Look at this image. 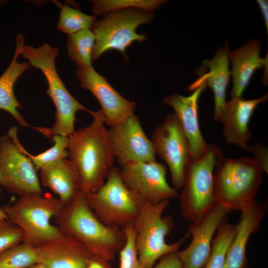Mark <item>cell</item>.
<instances>
[{
  "instance_id": "obj_31",
  "label": "cell",
  "mask_w": 268,
  "mask_h": 268,
  "mask_svg": "<svg viewBox=\"0 0 268 268\" xmlns=\"http://www.w3.org/2000/svg\"><path fill=\"white\" fill-rule=\"evenodd\" d=\"M20 228L7 220H0V253L23 241Z\"/></svg>"
},
{
  "instance_id": "obj_8",
  "label": "cell",
  "mask_w": 268,
  "mask_h": 268,
  "mask_svg": "<svg viewBox=\"0 0 268 268\" xmlns=\"http://www.w3.org/2000/svg\"><path fill=\"white\" fill-rule=\"evenodd\" d=\"M85 195L89 206L101 222L121 228L133 223L142 200L126 186L120 169L114 166L99 189Z\"/></svg>"
},
{
  "instance_id": "obj_11",
  "label": "cell",
  "mask_w": 268,
  "mask_h": 268,
  "mask_svg": "<svg viewBox=\"0 0 268 268\" xmlns=\"http://www.w3.org/2000/svg\"><path fill=\"white\" fill-rule=\"evenodd\" d=\"M0 184L19 197L43 194L34 165L8 135L0 138Z\"/></svg>"
},
{
  "instance_id": "obj_26",
  "label": "cell",
  "mask_w": 268,
  "mask_h": 268,
  "mask_svg": "<svg viewBox=\"0 0 268 268\" xmlns=\"http://www.w3.org/2000/svg\"><path fill=\"white\" fill-rule=\"evenodd\" d=\"M165 1L162 0H96L91 2L95 16L105 15L113 11L126 9H138L152 13Z\"/></svg>"
},
{
  "instance_id": "obj_10",
  "label": "cell",
  "mask_w": 268,
  "mask_h": 268,
  "mask_svg": "<svg viewBox=\"0 0 268 268\" xmlns=\"http://www.w3.org/2000/svg\"><path fill=\"white\" fill-rule=\"evenodd\" d=\"M150 140L155 154L168 167L173 187L182 188L191 158L188 141L175 113L167 116L154 129Z\"/></svg>"
},
{
  "instance_id": "obj_20",
  "label": "cell",
  "mask_w": 268,
  "mask_h": 268,
  "mask_svg": "<svg viewBox=\"0 0 268 268\" xmlns=\"http://www.w3.org/2000/svg\"><path fill=\"white\" fill-rule=\"evenodd\" d=\"M260 50V42L254 40L237 50L229 51L228 59L232 66L231 97L241 96L255 71L266 66L268 58H261Z\"/></svg>"
},
{
  "instance_id": "obj_24",
  "label": "cell",
  "mask_w": 268,
  "mask_h": 268,
  "mask_svg": "<svg viewBox=\"0 0 268 268\" xmlns=\"http://www.w3.org/2000/svg\"><path fill=\"white\" fill-rule=\"evenodd\" d=\"M7 135L17 149L31 160L37 171L58 159L67 157V136L58 134L53 135L51 138L54 142L53 146L42 153L34 155L29 153L19 142L16 127L12 126Z\"/></svg>"
},
{
  "instance_id": "obj_28",
  "label": "cell",
  "mask_w": 268,
  "mask_h": 268,
  "mask_svg": "<svg viewBox=\"0 0 268 268\" xmlns=\"http://www.w3.org/2000/svg\"><path fill=\"white\" fill-rule=\"evenodd\" d=\"M95 21V15L85 14L78 9L65 4L61 6L57 27L61 31L69 35L82 30L92 29Z\"/></svg>"
},
{
  "instance_id": "obj_16",
  "label": "cell",
  "mask_w": 268,
  "mask_h": 268,
  "mask_svg": "<svg viewBox=\"0 0 268 268\" xmlns=\"http://www.w3.org/2000/svg\"><path fill=\"white\" fill-rule=\"evenodd\" d=\"M268 98V94L254 99L231 97L226 102L216 122L223 125V133L227 142L247 150L251 138L248 126L256 108Z\"/></svg>"
},
{
  "instance_id": "obj_32",
  "label": "cell",
  "mask_w": 268,
  "mask_h": 268,
  "mask_svg": "<svg viewBox=\"0 0 268 268\" xmlns=\"http://www.w3.org/2000/svg\"><path fill=\"white\" fill-rule=\"evenodd\" d=\"M253 154V159L259 165L263 172L268 173V148L260 144L248 145L246 150Z\"/></svg>"
},
{
  "instance_id": "obj_36",
  "label": "cell",
  "mask_w": 268,
  "mask_h": 268,
  "mask_svg": "<svg viewBox=\"0 0 268 268\" xmlns=\"http://www.w3.org/2000/svg\"><path fill=\"white\" fill-rule=\"evenodd\" d=\"M27 268H49L48 267L45 266L43 264L36 263L31 266L28 267Z\"/></svg>"
},
{
  "instance_id": "obj_33",
  "label": "cell",
  "mask_w": 268,
  "mask_h": 268,
  "mask_svg": "<svg viewBox=\"0 0 268 268\" xmlns=\"http://www.w3.org/2000/svg\"><path fill=\"white\" fill-rule=\"evenodd\" d=\"M151 268H183L178 252L167 254L159 260Z\"/></svg>"
},
{
  "instance_id": "obj_21",
  "label": "cell",
  "mask_w": 268,
  "mask_h": 268,
  "mask_svg": "<svg viewBox=\"0 0 268 268\" xmlns=\"http://www.w3.org/2000/svg\"><path fill=\"white\" fill-rule=\"evenodd\" d=\"M228 47H220L213 58L205 60L202 64L209 71L191 85L189 90L196 89L205 83L212 89L214 101V120L216 122L225 101L227 88L231 72L229 69Z\"/></svg>"
},
{
  "instance_id": "obj_35",
  "label": "cell",
  "mask_w": 268,
  "mask_h": 268,
  "mask_svg": "<svg viewBox=\"0 0 268 268\" xmlns=\"http://www.w3.org/2000/svg\"><path fill=\"white\" fill-rule=\"evenodd\" d=\"M265 21L267 30L268 29V0H257Z\"/></svg>"
},
{
  "instance_id": "obj_13",
  "label": "cell",
  "mask_w": 268,
  "mask_h": 268,
  "mask_svg": "<svg viewBox=\"0 0 268 268\" xmlns=\"http://www.w3.org/2000/svg\"><path fill=\"white\" fill-rule=\"evenodd\" d=\"M114 158L121 167L133 162L156 161L151 141L134 113L107 129Z\"/></svg>"
},
{
  "instance_id": "obj_19",
  "label": "cell",
  "mask_w": 268,
  "mask_h": 268,
  "mask_svg": "<svg viewBox=\"0 0 268 268\" xmlns=\"http://www.w3.org/2000/svg\"><path fill=\"white\" fill-rule=\"evenodd\" d=\"M266 212V206L255 200L241 210L239 221L226 254L223 268H247L246 249L251 235L259 228Z\"/></svg>"
},
{
  "instance_id": "obj_3",
  "label": "cell",
  "mask_w": 268,
  "mask_h": 268,
  "mask_svg": "<svg viewBox=\"0 0 268 268\" xmlns=\"http://www.w3.org/2000/svg\"><path fill=\"white\" fill-rule=\"evenodd\" d=\"M59 53L58 48L46 43L38 48L23 45L20 52L30 65L40 69L44 74L48 85L46 93L56 107L55 122L52 127H33L48 138L57 134L69 136L75 131L76 112L79 110L92 112L71 95L59 76L55 65Z\"/></svg>"
},
{
  "instance_id": "obj_29",
  "label": "cell",
  "mask_w": 268,
  "mask_h": 268,
  "mask_svg": "<svg viewBox=\"0 0 268 268\" xmlns=\"http://www.w3.org/2000/svg\"><path fill=\"white\" fill-rule=\"evenodd\" d=\"M36 263V247L23 243L0 253V268H27Z\"/></svg>"
},
{
  "instance_id": "obj_22",
  "label": "cell",
  "mask_w": 268,
  "mask_h": 268,
  "mask_svg": "<svg viewBox=\"0 0 268 268\" xmlns=\"http://www.w3.org/2000/svg\"><path fill=\"white\" fill-rule=\"evenodd\" d=\"M39 171L43 185L57 195L64 205L72 201L81 191L77 172L67 158L58 159Z\"/></svg>"
},
{
  "instance_id": "obj_27",
  "label": "cell",
  "mask_w": 268,
  "mask_h": 268,
  "mask_svg": "<svg viewBox=\"0 0 268 268\" xmlns=\"http://www.w3.org/2000/svg\"><path fill=\"white\" fill-rule=\"evenodd\" d=\"M235 234V226L223 223L213 239L212 250L205 268H223L226 254Z\"/></svg>"
},
{
  "instance_id": "obj_25",
  "label": "cell",
  "mask_w": 268,
  "mask_h": 268,
  "mask_svg": "<svg viewBox=\"0 0 268 268\" xmlns=\"http://www.w3.org/2000/svg\"><path fill=\"white\" fill-rule=\"evenodd\" d=\"M94 44V35L90 29L67 35V48L69 58L78 67L91 66Z\"/></svg>"
},
{
  "instance_id": "obj_14",
  "label": "cell",
  "mask_w": 268,
  "mask_h": 268,
  "mask_svg": "<svg viewBox=\"0 0 268 268\" xmlns=\"http://www.w3.org/2000/svg\"><path fill=\"white\" fill-rule=\"evenodd\" d=\"M231 210L215 203L200 219L189 226L190 244L178 251L183 268H203L211 254L213 237Z\"/></svg>"
},
{
  "instance_id": "obj_6",
  "label": "cell",
  "mask_w": 268,
  "mask_h": 268,
  "mask_svg": "<svg viewBox=\"0 0 268 268\" xmlns=\"http://www.w3.org/2000/svg\"><path fill=\"white\" fill-rule=\"evenodd\" d=\"M63 205L58 198L48 194L20 197L13 204L2 209L8 220L21 230L22 243L36 247L63 235L51 223Z\"/></svg>"
},
{
  "instance_id": "obj_4",
  "label": "cell",
  "mask_w": 268,
  "mask_h": 268,
  "mask_svg": "<svg viewBox=\"0 0 268 268\" xmlns=\"http://www.w3.org/2000/svg\"><path fill=\"white\" fill-rule=\"evenodd\" d=\"M214 173L216 203L241 211L254 201L262 181L263 170L251 157H217Z\"/></svg>"
},
{
  "instance_id": "obj_5",
  "label": "cell",
  "mask_w": 268,
  "mask_h": 268,
  "mask_svg": "<svg viewBox=\"0 0 268 268\" xmlns=\"http://www.w3.org/2000/svg\"><path fill=\"white\" fill-rule=\"evenodd\" d=\"M169 202L165 200L151 203L142 200L139 211L132 224L135 248L145 268H151L163 256L178 252L185 241V237L171 244L166 240L174 226L171 216H163Z\"/></svg>"
},
{
  "instance_id": "obj_1",
  "label": "cell",
  "mask_w": 268,
  "mask_h": 268,
  "mask_svg": "<svg viewBox=\"0 0 268 268\" xmlns=\"http://www.w3.org/2000/svg\"><path fill=\"white\" fill-rule=\"evenodd\" d=\"M93 121L68 136L67 157L78 175L80 191L93 193L105 182L114 167V157L101 110L93 112Z\"/></svg>"
},
{
  "instance_id": "obj_15",
  "label": "cell",
  "mask_w": 268,
  "mask_h": 268,
  "mask_svg": "<svg viewBox=\"0 0 268 268\" xmlns=\"http://www.w3.org/2000/svg\"><path fill=\"white\" fill-rule=\"evenodd\" d=\"M75 75L80 86L99 103L105 124L110 127L134 113L135 103L122 96L92 66L78 67Z\"/></svg>"
},
{
  "instance_id": "obj_34",
  "label": "cell",
  "mask_w": 268,
  "mask_h": 268,
  "mask_svg": "<svg viewBox=\"0 0 268 268\" xmlns=\"http://www.w3.org/2000/svg\"><path fill=\"white\" fill-rule=\"evenodd\" d=\"M86 268H111V267L109 262L99 258H95L89 262Z\"/></svg>"
},
{
  "instance_id": "obj_17",
  "label": "cell",
  "mask_w": 268,
  "mask_h": 268,
  "mask_svg": "<svg viewBox=\"0 0 268 268\" xmlns=\"http://www.w3.org/2000/svg\"><path fill=\"white\" fill-rule=\"evenodd\" d=\"M206 86L205 83L201 84L188 96L173 94L163 101L175 111L188 141L191 160L201 157L208 145L201 132L198 111L199 99Z\"/></svg>"
},
{
  "instance_id": "obj_2",
  "label": "cell",
  "mask_w": 268,
  "mask_h": 268,
  "mask_svg": "<svg viewBox=\"0 0 268 268\" xmlns=\"http://www.w3.org/2000/svg\"><path fill=\"white\" fill-rule=\"evenodd\" d=\"M55 219L63 234L76 240L93 255L108 262L115 258L125 244L123 229L101 222L81 191L72 201L63 205Z\"/></svg>"
},
{
  "instance_id": "obj_23",
  "label": "cell",
  "mask_w": 268,
  "mask_h": 268,
  "mask_svg": "<svg viewBox=\"0 0 268 268\" xmlns=\"http://www.w3.org/2000/svg\"><path fill=\"white\" fill-rule=\"evenodd\" d=\"M24 43V37L22 34H18L16 37L14 55L8 67L0 76V109L7 111L20 125L27 127L30 126L17 109L21 106L14 93V85L16 81L30 66L28 62L19 63L17 61Z\"/></svg>"
},
{
  "instance_id": "obj_37",
  "label": "cell",
  "mask_w": 268,
  "mask_h": 268,
  "mask_svg": "<svg viewBox=\"0 0 268 268\" xmlns=\"http://www.w3.org/2000/svg\"><path fill=\"white\" fill-rule=\"evenodd\" d=\"M7 220L8 218L5 214V212L3 211V210L2 209V207H0V220Z\"/></svg>"
},
{
  "instance_id": "obj_18",
  "label": "cell",
  "mask_w": 268,
  "mask_h": 268,
  "mask_svg": "<svg viewBox=\"0 0 268 268\" xmlns=\"http://www.w3.org/2000/svg\"><path fill=\"white\" fill-rule=\"evenodd\" d=\"M36 249L37 263L49 268H86L92 259L97 258L79 242L64 234Z\"/></svg>"
},
{
  "instance_id": "obj_7",
  "label": "cell",
  "mask_w": 268,
  "mask_h": 268,
  "mask_svg": "<svg viewBox=\"0 0 268 268\" xmlns=\"http://www.w3.org/2000/svg\"><path fill=\"white\" fill-rule=\"evenodd\" d=\"M220 149L208 145L200 158L191 160L185 171L183 190L179 194L183 217L192 223L202 217L216 203L214 169Z\"/></svg>"
},
{
  "instance_id": "obj_9",
  "label": "cell",
  "mask_w": 268,
  "mask_h": 268,
  "mask_svg": "<svg viewBox=\"0 0 268 268\" xmlns=\"http://www.w3.org/2000/svg\"><path fill=\"white\" fill-rule=\"evenodd\" d=\"M152 18V12L126 9L111 11L96 21L91 29L95 37L92 60L112 50L120 52L127 59L125 51L128 47L134 41L146 40L145 34L136 32L137 27L150 22Z\"/></svg>"
},
{
  "instance_id": "obj_38",
  "label": "cell",
  "mask_w": 268,
  "mask_h": 268,
  "mask_svg": "<svg viewBox=\"0 0 268 268\" xmlns=\"http://www.w3.org/2000/svg\"><path fill=\"white\" fill-rule=\"evenodd\" d=\"M0 194L1 193V187H0Z\"/></svg>"
},
{
  "instance_id": "obj_30",
  "label": "cell",
  "mask_w": 268,
  "mask_h": 268,
  "mask_svg": "<svg viewBox=\"0 0 268 268\" xmlns=\"http://www.w3.org/2000/svg\"><path fill=\"white\" fill-rule=\"evenodd\" d=\"M126 240L119 251V268H145L140 262L134 246V232L133 224L123 228Z\"/></svg>"
},
{
  "instance_id": "obj_12",
  "label": "cell",
  "mask_w": 268,
  "mask_h": 268,
  "mask_svg": "<svg viewBox=\"0 0 268 268\" xmlns=\"http://www.w3.org/2000/svg\"><path fill=\"white\" fill-rule=\"evenodd\" d=\"M120 169L126 186L142 200L151 203L159 202L179 196L166 180L167 168L156 161L133 162Z\"/></svg>"
}]
</instances>
